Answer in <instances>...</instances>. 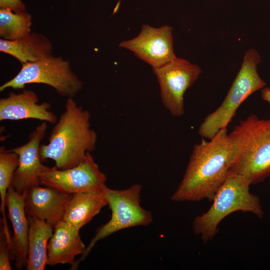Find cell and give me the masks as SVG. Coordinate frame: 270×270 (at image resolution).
<instances>
[{
  "instance_id": "cell-1",
  "label": "cell",
  "mask_w": 270,
  "mask_h": 270,
  "mask_svg": "<svg viewBox=\"0 0 270 270\" xmlns=\"http://www.w3.org/2000/svg\"><path fill=\"white\" fill-rule=\"evenodd\" d=\"M232 157L227 129L192 150L183 178L171 199L175 202L212 200L230 170Z\"/></svg>"
},
{
  "instance_id": "cell-2",
  "label": "cell",
  "mask_w": 270,
  "mask_h": 270,
  "mask_svg": "<svg viewBox=\"0 0 270 270\" xmlns=\"http://www.w3.org/2000/svg\"><path fill=\"white\" fill-rule=\"evenodd\" d=\"M90 112L67 98L64 110L51 130L48 144H40L42 160L51 159L60 170L80 163L96 148L97 134L90 126Z\"/></svg>"
},
{
  "instance_id": "cell-3",
  "label": "cell",
  "mask_w": 270,
  "mask_h": 270,
  "mask_svg": "<svg viewBox=\"0 0 270 270\" xmlns=\"http://www.w3.org/2000/svg\"><path fill=\"white\" fill-rule=\"evenodd\" d=\"M228 138L230 170L250 185L270 176V119L250 115L234 128Z\"/></svg>"
},
{
  "instance_id": "cell-4",
  "label": "cell",
  "mask_w": 270,
  "mask_h": 270,
  "mask_svg": "<svg viewBox=\"0 0 270 270\" xmlns=\"http://www.w3.org/2000/svg\"><path fill=\"white\" fill-rule=\"evenodd\" d=\"M249 182L242 176L230 170L226 178L217 190L210 208L196 216L192 223L195 234L206 242L218 232L220 223L230 214L238 211L263 216L259 198L250 192Z\"/></svg>"
},
{
  "instance_id": "cell-5",
  "label": "cell",
  "mask_w": 270,
  "mask_h": 270,
  "mask_svg": "<svg viewBox=\"0 0 270 270\" xmlns=\"http://www.w3.org/2000/svg\"><path fill=\"white\" fill-rule=\"evenodd\" d=\"M260 61V54L256 50L246 51L240 68L224 101L200 125V136L210 140L220 130L226 128L240 104L254 92L266 86L257 70Z\"/></svg>"
},
{
  "instance_id": "cell-6",
  "label": "cell",
  "mask_w": 270,
  "mask_h": 270,
  "mask_svg": "<svg viewBox=\"0 0 270 270\" xmlns=\"http://www.w3.org/2000/svg\"><path fill=\"white\" fill-rule=\"evenodd\" d=\"M104 192L111 212L110 220L100 226L90 240L85 252L76 261L74 270L83 260L96 244L112 234L136 226H146L152 221L150 212L140 206L142 186L134 184L124 190H114L106 186Z\"/></svg>"
},
{
  "instance_id": "cell-7",
  "label": "cell",
  "mask_w": 270,
  "mask_h": 270,
  "mask_svg": "<svg viewBox=\"0 0 270 270\" xmlns=\"http://www.w3.org/2000/svg\"><path fill=\"white\" fill-rule=\"evenodd\" d=\"M30 84H43L53 88L59 95L73 98L83 88L82 82L72 72L70 63L61 56L50 55L38 60L22 64L18 74L0 86L22 89Z\"/></svg>"
},
{
  "instance_id": "cell-8",
  "label": "cell",
  "mask_w": 270,
  "mask_h": 270,
  "mask_svg": "<svg viewBox=\"0 0 270 270\" xmlns=\"http://www.w3.org/2000/svg\"><path fill=\"white\" fill-rule=\"evenodd\" d=\"M160 86L164 107L174 116L184 114V95L196 81L202 70L197 64L176 58L166 64L152 69Z\"/></svg>"
},
{
  "instance_id": "cell-9",
  "label": "cell",
  "mask_w": 270,
  "mask_h": 270,
  "mask_svg": "<svg viewBox=\"0 0 270 270\" xmlns=\"http://www.w3.org/2000/svg\"><path fill=\"white\" fill-rule=\"evenodd\" d=\"M106 181V174L100 170L90 152L74 167L60 170L56 166H47L40 176L41 184L70 194L102 190Z\"/></svg>"
},
{
  "instance_id": "cell-10",
  "label": "cell",
  "mask_w": 270,
  "mask_h": 270,
  "mask_svg": "<svg viewBox=\"0 0 270 270\" xmlns=\"http://www.w3.org/2000/svg\"><path fill=\"white\" fill-rule=\"evenodd\" d=\"M173 28L168 25L154 28L143 24L138 34L120 42L119 47L130 50L152 69L176 58L174 49Z\"/></svg>"
},
{
  "instance_id": "cell-11",
  "label": "cell",
  "mask_w": 270,
  "mask_h": 270,
  "mask_svg": "<svg viewBox=\"0 0 270 270\" xmlns=\"http://www.w3.org/2000/svg\"><path fill=\"white\" fill-rule=\"evenodd\" d=\"M47 129L48 122H42L30 133L26 144L10 150L19 158L10 186L20 194L31 186L41 184L40 176L47 166L42 162L40 148Z\"/></svg>"
},
{
  "instance_id": "cell-12",
  "label": "cell",
  "mask_w": 270,
  "mask_h": 270,
  "mask_svg": "<svg viewBox=\"0 0 270 270\" xmlns=\"http://www.w3.org/2000/svg\"><path fill=\"white\" fill-rule=\"evenodd\" d=\"M22 194L26 215L43 220L54 228L62 220L72 196L40 184L29 188Z\"/></svg>"
},
{
  "instance_id": "cell-13",
  "label": "cell",
  "mask_w": 270,
  "mask_h": 270,
  "mask_svg": "<svg viewBox=\"0 0 270 270\" xmlns=\"http://www.w3.org/2000/svg\"><path fill=\"white\" fill-rule=\"evenodd\" d=\"M38 102V97L32 90L18 94L10 92L7 97L0 100V121L32 118L55 124L58 119L50 110V104Z\"/></svg>"
},
{
  "instance_id": "cell-14",
  "label": "cell",
  "mask_w": 270,
  "mask_h": 270,
  "mask_svg": "<svg viewBox=\"0 0 270 270\" xmlns=\"http://www.w3.org/2000/svg\"><path fill=\"white\" fill-rule=\"evenodd\" d=\"M9 218L14 230L12 236L10 258L17 270L26 267L28 253V222L24 208V195L9 187L6 200Z\"/></svg>"
},
{
  "instance_id": "cell-15",
  "label": "cell",
  "mask_w": 270,
  "mask_h": 270,
  "mask_svg": "<svg viewBox=\"0 0 270 270\" xmlns=\"http://www.w3.org/2000/svg\"><path fill=\"white\" fill-rule=\"evenodd\" d=\"M80 229L61 220L54 228L48 245V265L69 264L74 269L75 258L82 254L86 247L79 233Z\"/></svg>"
},
{
  "instance_id": "cell-16",
  "label": "cell",
  "mask_w": 270,
  "mask_h": 270,
  "mask_svg": "<svg viewBox=\"0 0 270 270\" xmlns=\"http://www.w3.org/2000/svg\"><path fill=\"white\" fill-rule=\"evenodd\" d=\"M106 205L103 190L72 194L62 220L80 230Z\"/></svg>"
},
{
  "instance_id": "cell-17",
  "label": "cell",
  "mask_w": 270,
  "mask_h": 270,
  "mask_svg": "<svg viewBox=\"0 0 270 270\" xmlns=\"http://www.w3.org/2000/svg\"><path fill=\"white\" fill-rule=\"evenodd\" d=\"M52 49L50 40L35 32L16 40L0 39V51L14 56L22 64L48 56L52 55Z\"/></svg>"
},
{
  "instance_id": "cell-18",
  "label": "cell",
  "mask_w": 270,
  "mask_h": 270,
  "mask_svg": "<svg viewBox=\"0 0 270 270\" xmlns=\"http://www.w3.org/2000/svg\"><path fill=\"white\" fill-rule=\"evenodd\" d=\"M28 222V253L26 270H43L47 264L48 241L54 228L46 222L26 215Z\"/></svg>"
},
{
  "instance_id": "cell-19",
  "label": "cell",
  "mask_w": 270,
  "mask_h": 270,
  "mask_svg": "<svg viewBox=\"0 0 270 270\" xmlns=\"http://www.w3.org/2000/svg\"><path fill=\"white\" fill-rule=\"evenodd\" d=\"M32 17L26 12H12L7 9L0 10V36L2 39L13 40L22 38L30 33Z\"/></svg>"
},
{
  "instance_id": "cell-20",
  "label": "cell",
  "mask_w": 270,
  "mask_h": 270,
  "mask_svg": "<svg viewBox=\"0 0 270 270\" xmlns=\"http://www.w3.org/2000/svg\"><path fill=\"white\" fill-rule=\"evenodd\" d=\"M18 156L15 152L0 148V212L2 220L6 222L5 214L6 197L14 172L18 164Z\"/></svg>"
},
{
  "instance_id": "cell-21",
  "label": "cell",
  "mask_w": 270,
  "mask_h": 270,
  "mask_svg": "<svg viewBox=\"0 0 270 270\" xmlns=\"http://www.w3.org/2000/svg\"><path fill=\"white\" fill-rule=\"evenodd\" d=\"M0 230V270H11L12 236L8 224H5L2 219Z\"/></svg>"
},
{
  "instance_id": "cell-22",
  "label": "cell",
  "mask_w": 270,
  "mask_h": 270,
  "mask_svg": "<svg viewBox=\"0 0 270 270\" xmlns=\"http://www.w3.org/2000/svg\"><path fill=\"white\" fill-rule=\"evenodd\" d=\"M0 7L18 13L25 12V5L21 0H0Z\"/></svg>"
},
{
  "instance_id": "cell-23",
  "label": "cell",
  "mask_w": 270,
  "mask_h": 270,
  "mask_svg": "<svg viewBox=\"0 0 270 270\" xmlns=\"http://www.w3.org/2000/svg\"><path fill=\"white\" fill-rule=\"evenodd\" d=\"M262 98L270 104V88H264L261 90Z\"/></svg>"
}]
</instances>
